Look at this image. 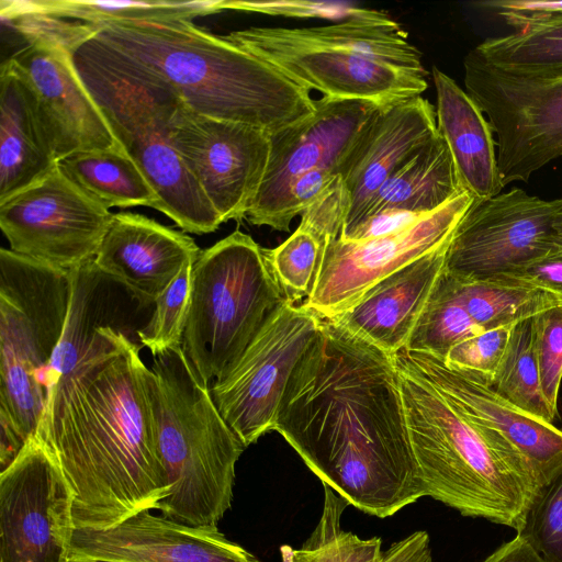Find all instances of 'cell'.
I'll use <instances>...</instances> for the list:
<instances>
[{"mask_svg": "<svg viewBox=\"0 0 562 562\" xmlns=\"http://www.w3.org/2000/svg\"><path fill=\"white\" fill-rule=\"evenodd\" d=\"M274 430L363 513L385 518L425 496L394 356L334 319L294 369Z\"/></svg>", "mask_w": 562, "mask_h": 562, "instance_id": "obj_1", "label": "cell"}, {"mask_svg": "<svg viewBox=\"0 0 562 562\" xmlns=\"http://www.w3.org/2000/svg\"><path fill=\"white\" fill-rule=\"evenodd\" d=\"M140 346L99 327L47 390L35 436L74 496L76 530H101L156 509L169 492L157 449L154 381Z\"/></svg>", "mask_w": 562, "mask_h": 562, "instance_id": "obj_2", "label": "cell"}, {"mask_svg": "<svg viewBox=\"0 0 562 562\" xmlns=\"http://www.w3.org/2000/svg\"><path fill=\"white\" fill-rule=\"evenodd\" d=\"M94 37L206 116L273 134L316 110L310 90L192 20L108 22Z\"/></svg>", "mask_w": 562, "mask_h": 562, "instance_id": "obj_3", "label": "cell"}, {"mask_svg": "<svg viewBox=\"0 0 562 562\" xmlns=\"http://www.w3.org/2000/svg\"><path fill=\"white\" fill-rule=\"evenodd\" d=\"M395 363L425 496L516 530L539 483L535 467L505 437L470 422L428 381Z\"/></svg>", "mask_w": 562, "mask_h": 562, "instance_id": "obj_4", "label": "cell"}, {"mask_svg": "<svg viewBox=\"0 0 562 562\" xmlns=\"http://www.w3.org/2000/svg\"><path fill=\"white\" fill-rule=\"evenodd\" d=\"M157 449L168 495L156 509L192 527H217L233 501L246 448L221 416L181 347L153 357Z\"/></svg>", "mask_w": 562, "mask_h": 562, "instance_id": "obj_5", "label": "cell"}, {"mask_svg": "<svg viewBox=\"0 0 562 562\" xmlns=\"http://www.w3.org/2000/svg\"><path fill=\"white\" fill-rule=\"evenodd\" d=\"M74 64L113 136L158 194V211L184 233L216 231L222 218L171 140L170 120L179 99L94 36L77 49Z\"/></svg>", "mask_w": 562, "mask_h": 562, "instance_id": "obj_6", "label": "cell"}, {"mask_svg": "<svg viewBox=\"0 0 562 562\" xmlns=\"http://www.w3.org/2000/svg\"><path fill=\"white\" fill-rule=\"evenodd\" d=\"M283 301L251 236L236 229L201 250L181 345L199 380H220Z\"/></svg>", "mask_w": 562, "mask_h": 562, "instance_id": "obj_7", "label": "cell"}, {"mask_svg": "<svg viewBox=\"0 0 562 562\" xmlns=\"http://www.w3.org/2000/svg\"><path fill=\"white\" fill-rule=\"evenodd\" d=\"M70 294L69 270L1 248L0 416L26 442L45 409V376L64 333Z\"/></svg>", "mask_w": 562, "mask_h": 562, "instance_id": "obj_8", "label": "cell"}, {"mask_svg": "<svg viewBox=\"0 0 562 562\" xmlns=\"http://www.w3.org/2000/svg\"><path fill=\"white\" fill-rule=\"evenodd\" d=\"M464 88L496 137L502 183L521 181L562 156V75L496 67L475 48L463 59Z\"/></svg>", "mask_w": 562, "mask_h": 562, "instance_id": "obj_9", "label": "cell"}, {"mask_svg": "<svg viewBox=\"0 0 562 562\" xmlns=\"http://www.w3.org/2000/svg\"><path fill=\"white\" fill-rule=\"evenodd\" d=\"M322 319L283 301L210 392L229 428L247 448L274 430L285 387L316 337Z\"/></svg>", "mask_w": 562, "mask_h": 562, "instance_id": "obj_10", "label": "cell"}, {"mask_svg": "<svg viewBox=\"0 0 562 562\" xmlns=\"http://www.w3.org/2000/svg\"><path fill=\"white\" fill-rule=\"evenodd\" d=\"M562 198L543 200L520 188L475 199L447 249L446 271L473 280L494 279L537 261L560 245L555 229Z\"/></svg>", "mask_w": 562, "mask_h": 562, "instance_id": "obj_11", "label": "cell"}, {"mask_svg": "<svg viewBox=\"0 0 562 562\" xmlns=\"http://www.w3.org/2000/svg\"><path fill=\"white\" fill-rule=\"evenodd\" d=\"M224 38L278 69L293 82L331 100H361L385 106L420 95L428 71L384 64L360 54L289 37L283 27L252 26Z\"/></svg>", "mask_w": 562, "mask_h": 562, "instance_id": "obj_12", "label": "cell"}, {"mask_svg": "<svg viewBox=\"0 0 562 562\" xmlns=\"http://www.w3.org/2000/svg\"><path fill=\"white\" fill-rule=\"evenodd\" d=\"M112 216L57 166L40 181L0 201V227L9 249L65 270L94 260Z\"/></svg>", "mask_w": 562, "mask_h": 562, "instance_id": "obj_13", "label": "cell"}, {"mask_svg": "<svg viewBox=\"0 0 562 562\" xmlns=\"http://www.w3.org/2000/svg\"><path fill=\"white\" fill-rule=\"evenodd\" d=\"M473 201L463 191L398 231L363 240L337 237L328 241L313 292L301 305L321 319L348 311L376 282L450 241Z\"/></svg>", "mask_w": 562, "mask_h": 562, "instance_id": "obj_14", "label": "cell"}, {"mask_svg": "<svg viewBox=\"0 0 562 562\" xmlns=\"http://www.w3.org/2000/svg\"><path fill=\"white\" fill-rule=\"evenodd\" d=\"M74 496L36 436L0 473V562H68Z\"/></svg>", "mask_w": 562, "mask_h": 562, "instance_id": "obj_15", "label": "cell"}, {"mask_svg": "<svg viewBox=\"0 0 562 562\" xmlns=\"http://www.w3.org/2000/svg\"><path fill=\"white\" fill-rule=\"evenodd\" d=\"M170 136L222 222L245 218L267 171L271 134L200 114L179 100Z\"/></svg>", "mask_w": 562, "mask_h": 562, "instance_id": "obj_16", "label": "cell"}, {"mask_svg": "<svg viewBox=\"0 0 562 562\" xmlns=\"http://www.w3.org/2000/svg\"><path fill=\"white\" fill-rule=\"evenodd\" d=\"M380 105L361 100L316 99L310 117L271 134V151L260 189L245 218L272 227L292 183L315 168L340 172L356 137Z\"/></svg>", "mask_w": 562, "mask_h": 562, "instance_id": "obj_17", "label": "cell"}, {"mask_svg": "<svg viewBox=\"0 0 562 562\" xmlns=\"http://www.w3.org/2000/svg\"><path fill=\"white\" fill-rule=\"evenodd\" d=\"M2 63L24 85L57 161L78 151L121 147L80 79L72 53L31 45Z\"/></svg>", "mask_w": 562, "mask_h": 562, "instance_id": "obj_18", "label": "cell"}, {"mask_svg": "<svg viewBox=\"0 0 562 562\" xmlns=\"http://www.w3.org/2000/svg\"><path fill=\"white\" fill-rule=\"evenodd\" d=\"M437 133L436 110L422 95L376 109L340 166L350 209L339 236L361 221L384 183Z\"/></svg>", "mask_w": 562, "mask_h": 562, "instance_id": "obj_19", "label": "cell"}, {"mask_svg": "<svg viewBox=\"0 0 562 562\" xmlns=\"http://www.w3.org/2000/svg\"><path fill=\"white\" fill-rule=\"evenodd\" d=\"M71 562H260L217 527H192L145 509L114 527L75 530Z\"/></svg>", "mask_w": 562, "mask_h": 562, "instance_id": "obj_20", "label": "cell"}, {"mask_svg": "<svg viewBox=\"0 0 562 562\" xmlns=\"http://www.w3.org/2000/svg\"><path fill=\"white\" fill-rule=\"evenodd\" d=\"M394 359L428 381L470 422L505 437L530 461L539 479L562 460V429L524 413L491 385L432 353L402 349Z\"/></svg>", "mask_w": 562, "mask_h": 562, "instance_id": "obj_21", "label": "cell"}, {"mask_svg": "<svg viewBox=\"0 0 562 562\" xmlns=\"http://www.w3.org/2000/svg\"><path fill=\"white\" fill-rule=\"evenodd\" d=\"M201 249L184 232L143 214L114 213L93 263L139 303L155 304Z\"/></svg>", "mask_w": 562, "mask_h": 562, "instance_id": "obj_22", "label": "cell"}, {"mask_svg": "<svg viewBox=\"0 0 562 562\" xmlns=\"http://www.w3.org/2000/svg\"><path fill=\"white\" fill-rule=\"evenodd\" d=\"M450 241L386 276L334 319L390 356L406 347L446 269Z\"/></svg>", "mask_w": 562, "mask_h": 562, "instance_id": "obj_23", "label": "cell"}, {"mask_svg": "<svg viewBox=\"0 0 562 562\" xmlns=\"http://www.w3.org/2000/svg\"><path fill=\"white\" fill-rule=\"evenodd\" d=\"M437 128L448 145L462 187L475 199L504 188L493 130L479 105L451 77L432 66Z\"/></svg>", "mask_w": 562, "mask_h": 562, "instance_id": "obj_24", "label": "cell"}, {"mask_svg": "<svg viewBox=\"0 0 562 562\" xmlns=\"http://www.w3.org/2000/svg\"><path fill=\"white\" fill-rule=\"evenodd\" d=\"M56 166L24 85L7 63H1L0 201L40 181Z\"/></svg>", "mask_w": 562, "mask_h": 562, "instance_id": "obj_25", "label": "cell"}, {"mask_svg": "<svg viewBox=\"0 0 562 562\" xmlns=\"http://www.w3.org/2000/svg\"><path fill=\"white\" fill-rule=\"evenodd\" d=\"M463 191L451 153L438 132L384 183L360 222L383 211L430 214Z\"/></svg>", "mask_w": 562, "mask_h": 562, "instance_id": "obj_26", "label": "cell"}, {"mask_svg": "<svg viewBox=\"0 0 562 562\" xmlns=\"http://www.w3.org/2000/svg\"><path fill=\"white\" fill-rule=\"evenodd\" d=\"M57 167L86 195L108 210L159 207L158 194L122 146L74 153L59 159Z\"/></svg>", "mask_w": 562, "mask_h": 562, "instance_id": "obj_27", "label": "cell"}, {"mask_svg": "<svg viewBox=\"0 0 562 562\" xmlns=\"http://www.w3.org/2000/svg\"><path fill=\"white\" fill-rule=\"evenodd\" d=\"M452 291L482 330L515 325L562 305V297L532 284L503 279L473 280L446 271Z\"/></svg>", "mask_w": 562, "mask_h": 562, "instance_id": "obj_28", "label": "cell"}, {"mask_svg": "<svg viewBox=\"0 0 562 562\" xmlns=\"http://www.w3.org/2000/svg\"><path fill=\"white\" fill-rule=\"evenodd\" d=\"M284 33L304 43L345 49L411 70H425L419 49L394 19L386 22L346 21L327 25L288 29Z\"/></svg>", "mask_w": 562, "mask_h": 562, "instance_id": "obj_29", "label": "cell"}, {"mask_svg": "<svg viewBox=\"0 0 562 562\" xmlns=\"http://www.w3.org/2000/svg\"><path fill=\"white\" fill-rule=\"evenodd\" d=\"M33 11L92 24L121 21L186 19L225 11V0L215 1H23Z\"/></svg>", "mask_w": 562, "mask_h": 562, "instance_id": "obj_30", "label": "cell"}, {"mask_svg": "<svg viewBox=\"0 0 562 562\" xmlns=\"http://www.w3.org/2000/svg\"><path fill=\"white\" fill-rule=\"evenodd\" d=\"M324 486L321 519L300 549L281 547L283 562H382V540L379 537L361 539L341 529L340 519L350 505L328 485Z\"/></svg>", "mask_w": 562, "mask_h": 562, "instance_id": "obj_31", "label": "cell"}, {"mask_svg": "<svg viewBox=\"0 0 562 562\" xmlns=\"http://www.w3.org/2000/svg\"><path fill=\"white\" fill-rule=\"evenodd\" d=\"M475 49L502 69L526 75H562V21L490 37Z\"/></svg>", "mask_w": 562, "mask_h": 562, "instance_id": "obj_32", "label": "cell"}, {"mask_svg": "<svg viewBox=\"0 0 562 562\" xmlns=\"http://www.w3.org/2000/svg\"><path fill=\"white\" fill-rule=\"evenodd\" d=\"M492 387L520 411L537 419L553 424L558 417L542 393L532 318L514 325Z\"/></svg>", "mask_w": 562, "mask_h": 562, "instance_id": "obj_33", "label": "cell"}, {"mask_svg": "<svg viewBox=\"0 0 562 562\" xmlns=\"http://www.w3.org/2000/svg\"><path fill=\"white\" fill-rule=\"evenodd\" d=\"M482 331L454 295L445 269L404 349L443 358L454 345Z\"/></svg>", "mask_w": 562, "mask_h": 562, "instance_id": "obj_34", "label": "cell"}, {"mask_svg": "<svg viewBox=\"0 0 562 562\" xmlns=\"http://www.w3.org/2000/svg\"><path fill=\"white\" fill-rule=\"evenodd\" d=\"M325 245L299 226L276 248H262L267 267L283 299L292 304L305 302L312 294Z\"/></svg>", "mask_w": 562, "mask_h": 562, "instance_id": "obj_35", "label": "cell"}, {"mask_svg": "<svg viewBox=\"0 0 562 562\" xmlns=\"http://www.w3.org/2000/svg\"><path fill=\"white\" fill-rule=\"evenodd\" d=\"M516 531L543 562H562V460L541 474Z\"/></svg>", "mask_w": 562, "mask_h": 562, "instance_id": "obj_36", "label": "cell"}, {"mask_svg": "<svg viewBox=\"0 0 562 562\" xmlns=\"http://www.w3.org/2000/svg\"><path fill=\"white\" fill-rule=\"evenodd\" d=\"M0 15L2 30L7 29L21 37L24 48L42 45L75 54L99 31L97 24L33 11L23 1L2 0Z\"/></svg>", "mask_w": 562, "mask_h": 562, "instance_id": "obj_37", "label": "cell"}, {"mask_svg": "<svg viewBox=\"0 0 562 562\" xmlns=\"http://www.w3.org/2000/svg\"><path fill=\"white\" fill-rule=\"evenodd\" d=\"M194 261H189L159 295L149 322L143 329L137 330L142 346L148 348L153 357L182 345L190 308Z\"/></svg>", "mask_w": 562, "mask_h": 562, "instance_id": "obj_38", "label": "cell"}, {"mask_svg": "<svg viewBox=\"0 0 562 562\" xmlns=\"http://www.w3.org/2000/svg\"><path fill=\"white\" fill-rule=\"evenodd\" d=\"M226 10L257 12L296 19H324L337 22H386L392 16L382 10L359 7L349 2L308 0L239 1L225 0Z\"/></svg>", "mask_w": 562, "mask_h": 562, "instance_id": "obj_39", "label": "cell"}, {"mask_svg": "<svg viewBox=\"0 0 562 562\" xmlns=\"http://www.w3.org/2000/svg\"><path fill=\"white\" fill-rule=\"evenodd\" d=\"M514 325L484 330L449 349L442 358L452 368L469 372L493 385L505 356Z\"/></svg>", "mask_w": 562, "mask_h": 562, "instance_id": "obj_40", "label": "cell"}, {"mask_svg": "<svg viewBox=\"0 0 562 562\" xmlns=\"http://www.w3.org/2000/svg\"><path fill=\"white\" fill-rule=\"evenodd\" d=\"M535 351L544 398L558 415L562 381V305L551 307L532 318Z\"/></svg>", "mask_w": 562, "mask_h": 562, "instance_id": "obj_41", "label": "cell"}, {"mask_svg": "<svg viewBox=\"0 0 562 562\" xmlns=\"http://www.w3.org/2000/svg\"><path fill=\"white\" fill-rule=\"evenodd\" d=\"M350 209V196L339 178L316 202L301 214L300 225L324 245L336 239Z\"/></svg>", "mask_w": 562, "mask_h": 562, "instance_id": "obj_42", "label": "cell"}, {"mask_svg": "<svg viewBox=\"0 0 562 562\" xmlns=\"http://www.w3.org/2000/svg\"><path fill=\"white\" fill-rule=\"evenodd\" d=\"M479 5L495 12L516 31L562 21V1L548 0H494Z\"/></svg>", "mask_w": 562, "mask_h": 562, "instance_id": "obj_43", "label": "cell"}, {"mask_svg": "<svg viewBox=\"0 0 562 562\" xmlns=\"http://www.w3.org/2000/svg\"><path fill=\"white\" fill-rule=\"evenodd\" d=\"M498 278L532 284L562 297V243L548 256Z\"/></svg>", "mask_w": 562, "mask_h": 562, "instance_id": "obj_44", "label": "cell"}, {"mask_svg": "<svg viewBox=\"0 0 562 562\" xmlns=\"http://www.w3.org/2000/svg\"><path fill=\"white\" fill-rule=\"evenodd\" d=\"M426 215L403 211H383L364 218L347 236L338 237L352 241L369 239L404 228Z\"/></svg>", "mask_w": 562, "mask_h": 562, "instance_id": "obj_45", "label": "cell"}, {"mask_svg": "<svg viewBox=\"0 0 562 562\" xmlns=\"http://www.w3.org/2000/svg\"><path fill=\"white\" fill-rule=\"evenodd\" d=\"M382 562H434L428 533L415 531L394 542L384 551Z\"/></svg>", "mask_w": 562, "mask_h": 562, "instance_id": "obj_46", "label": "cell"}, {"mask_svg": "<svg viewBox=\"0 0 562 562\" xmlns=\"http://www.w3.org/2000/svg\"><path fill=\"white\" fill-rule=\"evenodd\" d=\"M482 562H543L520 536L504 543Z\"/></svg>", "mask_w": 562, "mask_h": 562, "instance_id": "obj_47", "label": "cell"}, {"mask_svg": "<svg viewBox=\"0 0 562 562\" xmlns=\"http://www.w3.org/2000/svg\"><path fill=\"white\" fill-rule=\"evenodd\" d=\"M555 229L558 233L559 241L562 243V214L557 222Z\"/></svg>", "mask_w": 562, "mask_h": 562, "instance_id": "obj_48", "label": "cell"}, {"mask_svg": "<svg viewBox=\"0 0 562 562\" xmlns=\"http://www.w3.org/2000/svg\"><path fill=\"white\" fill-rule=\"evenodd\" d=\"M89 562H104V561H89Z\"/></svg>", "mask_w": 562, "mask_h": 562, "instance_id": "obj_49", "label": "cell"}, {"mask_svg": "<svg viewBox=\"0 0 562 562\" xmlns=\"http://www.w3.org/2000/svg\"><path fill=\"white\" fill-rule=\"evenodd\" d=\"M68 562H71L70 560Z\"/></svg>", "mask_w": 562, "mask_h": 562, "instance_id": "obj_50", "label": "cell"}]
</instances>
